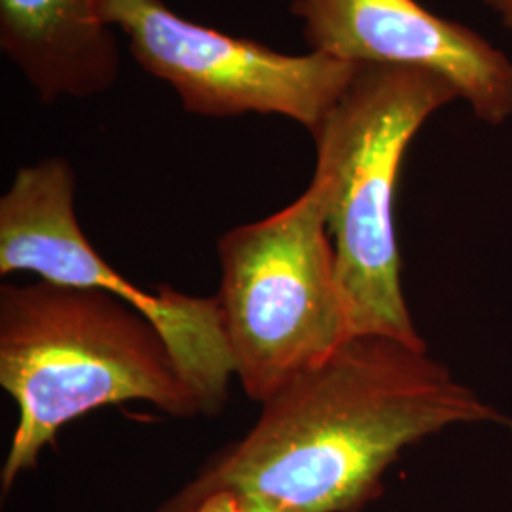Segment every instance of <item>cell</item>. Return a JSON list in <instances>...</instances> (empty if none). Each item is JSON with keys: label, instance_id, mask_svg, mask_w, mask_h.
I'll return each instance as SVG.
<instances>
[{"label": "cell", "instance_id": "obj_1", "mask_svg": "<svg viewBox=\"0 0 512 512\" xmlns=\"http://www.w3.org/2000/svg\"><path fill=\"white\" fill-rule=\"evenodd\" d=\"M495 412L425 344L355 334L262 403L253 429L169 505L258 495L302 512H359L406 446Z\"/></svg>", "mask_w": 512, "mask_h": 512}, {"label": "cell", "instance_id": "obj_2", "mask_svg": "<svg viewBox=\"0 0 512 512\" xmlns=\"http://www.w3.org/2000/svg\"><path fill=\"white\" fill-rule=\"evenodd\" d=\"M0 385L18 406L4 494L67 423L97 408L145 401L173 418L203 414L145 315L105 291L46 279L0 287Z\"/></svg>", "mask_w": 512, "mask_h": 512}, {"label": "cell", "instance_id": "obj_3", "mask_svg": "<svg viewBox=\"0 0 512 512\" xmlns=\"http://www.w3.org/2000/svg\"><path fill=\"white\" fill-rule=\"evenodd\" d=\"M440 74L357 63L348 88L311 133L336 272L355 334L423 344L401 285L395 192L404 156L425 122L458 101Z\"/></svg>", "mask_w": 512, "mask_h": 512}, {"label": "cell", "instance_id": "obj_4", "mask_svg": "<svg viewBox=\"0 0 512 512\" xmlns=\"http://www.w3.org/2000/svg\"><path fill=\"white\" fill-rule=\"evenodd\" d=\"M217 296L234 376L266 403L353 332L319 186L219 239Z\"/></svg>", "mask_w": 512, "mask_h": 512}, {"label": "cell", "instance_id": "obj_5", "mask_svg": "<svg viewBox=\"0 0 512 512\" xmlns=\"http://www.w3.org/2000/svg\"><path fill=\"white\" fill-rule=\"evenodd\" d=\"M74 188L73 167L63 158L19 167L0 198V275L31 272L124 300L162 334L203 414H217L234 376L217 296H190L165 285L150 293L118 274L80 228Z\"/></svg>", "mask_w": 512, "mask_h": 512}, {"label": "cell", "instance_id": "obj_6", "mask_svg": "<svg viewBox=\"0 0 512 512\" xmlns=\"http://www.w3.org/2000/svg\"><path fill=\"white\" fill-rule=\"evenodd\" d=\"M101 16L128 40L137 65L164 80L183 109L209 118L275 114L311 133L348 88L357 63L289 55L184 19L164 0H101Z\"/></svg>", "mask_w": 512, "mask_h": 512}, {"label": "cell", "instance_id": "obj_7", "mask_svg": "<svg viewBox=\"0 0 512 512\" xmlns=\"http://www.w3.org/2000/svg\"><path fill=\"white\" fill-rule=\"evenodd\" d=\"M291 14L311 52L440 74L476 120L501 126L512 118L511 57L420 0H293Z\"/></svg>", "mask_w": 512, "mask_h": 512}, {"label": "cell", "instance_id": "obj_8", "mask_svg": "<svg viewBox=\"0 0 512 512\" xmlns=\"http://www.w3.org/2000/svg\"><path fill=\"white\" fill-rule=\"evenodd\" d=\"M0 50L44 103L109 92L120 74L101 0H0Z\"/></svg>", "mask_w": 512, "mask_h": 512}, {"label": "cell", "instance_id": "obj_9", "mask_svg": "<svg viewBox=\"0 0 512 512\" xmlns=\"http://www.w3.org/2000/svg\"><path fill=\"white\" fill-rule=\"evenodd\" d=\"M160 512H238V497L228 492H217L186 505H165Z\"/></svg>", "mask_w": 512, "mask_h": 512}, {"label": "cell", "instance_id": "obj_10", "mask_svg": "<svg viewBox=\"0 0 512 512\" xmlns=\"http://www.w3.org/2000/svg\"><path fill=\"white\" fill-rule=\"evenodd\" d=\"M236 497H238V512H302L258 495H236Z\"/></svg>", "mask_w": 512, "mask_h": 512}, {"label": "cell", "instance_id": "obj_11", "mask_svg": "<svg viewBox=\"0 0 512 512\" xmlns=\"http://www.w3.org/2000/svg\"><path fill=\"white\" fill-rule=\"evenodd\" d=\"M484 4L494 12L503 27L512 35V0H484Z\"/></svg>", "mask_w": 512, "mask_h": 512}]
</instances>
